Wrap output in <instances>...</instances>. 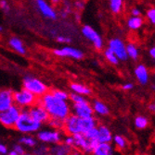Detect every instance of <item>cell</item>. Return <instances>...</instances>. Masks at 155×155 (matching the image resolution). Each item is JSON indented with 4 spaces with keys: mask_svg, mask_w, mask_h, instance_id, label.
Wrapping results in <instances>:
<instances>
[{
    "mask_svg": "<svg viewBox=\"0 0 155 155\" xmlns=\"http://www.w3.org/2000/svg\"><path fill=\"white\" fill-rule=\"evenodd\" d=\"M22 109L17 105L13 104L8 110L0 113V125H2L6 128L14 129V127L20 117Z\"/></svg>",
    "mask_w": 155,
    "mask_h": 155,
    "instance_id": "obj_5",
    "label": "cell"
},
{
    "mask_svg": "<svg viewBox=\"0 0 155 155\" xmlns=\"http://www.w3.org/2000/svg\"><path fill=\"white\" fill-rule=\"evenodd\" d=\"M82 33L87 39V40H89L90 42L93 43L95 48H97V49H101L102 48V46H103L102 39L100 36V34L97 32L92 27H90L88 25L84 26L83 29H82Z\"/></svg>",
    "mask_w": 155,
    "mask_h": 155,
    "instance_id": "obj_12",
    "label": "cell"
},
{
    "mask_svg": "<svg viewBox=\"0 0 155 155\" xmlns=\"http://www.w3.org/2000/svg\"><path fill=\"white\" fill-rule=\"evenodd\" d=\"M150 55L153 58V59H155V46H153L152 48H150Z\"/></svg>",
    "mask_w": 155,
    "mask_h": 155,
    "instance_id": "obj_42",
    "label": "cell"
},
{
    "mask_svg": "<svg viewBox=\"0 0 155 155\" xmlns=\"http://www.w3.org/2000/svg\"><path fill=\"white\" fill-rule=\"evenodd\" d=\"M93 155H113V147L110 143H99L93 150Z\"/></svg>",
    "mask_w": 155,
    "mask_h": 155,
    "instance_id": "obj_18",
    "label": "cell"
},
{
    "mask_svg": "<svg viewBox=\"0 0 155 155\" xmlns=\"http://www.w3.org/2000/svg\"><path fill=\"white\" fill-rule=\"evenodd\" d=\"M109 49L111 50L114 53V54L118 57V59L121 61H125L128 58L126 54V47L120 39H111L109 42Z\"/></svg>",
    "mask_w": 155,
    "mask_h": 155,
    "instance_id": "obj_10",
    "label": "cell"
},
{
    "mask_svg": "<svg viewBox=\"0 0 155 155\" xmlns=\"http://www.w3.org/2000/svg\"><path fill=\"white\" fill-rule=\"evenodd\" d=\"M92 108L94 113H96L99 115H107L110 113L109 107L101 101L100 100H95L92 104Z\"/></svg>",
    "mask_w": 155,
    "mask_h": 155,
    "instance_id": "obj_20",
    "label": "cell"
},
{
    "mask_svg": "<svg viewBox=\"0 0 155 155\" xmlns=\"http://www.w3.org/2000/svg\"><path fill=\"white\" fill-rule=\"evenodd\" d=\"M71 112L72 114L78 116L80 118L91 117L94 114L92 104H90L88 101H85L80 104H72L71 106Z\"/></svg>",
    "mask_w": 155,
    "mask_h": 155,
    "instance_id": "obj_7",
    "label": "cell"
},
{
    "mask_svg": "<svg viewBox=\"0 0 155 155\" xmlns=\"http://www.w3.org/2000/svg\"><path fill=\"white\" fill-rule=\"evenodd\" d=\"M41 126L39 123H37L35 120L30 115L28 109L22 110V113L20 114L14 129L18 132L25 135H30L35 132H38L41 128Z\"/></svg>",
    "mask_w": 155,
    "mask_h": 155,
    "instance_id": "obj_2",
    "label": "cell"
},
{
    "mask_svg": "<svg viewBox=\"0 0 155 155\" xmlns=\"http://www.w3.org/2000/svg\"><path fill=\"white\" fill-rule=\"evenodd\" d=\"M63 130L67 135H70V136H74L76 134H81L80 117L71 114L64 121Z\"/></svg>",
    "mask_w": 155,
    "mask_h": 155,
    "instance_id": "obj_8",
    "label": "cell"
},
{
    "mask_svg": "<svg viewBox=\"0 0 155 155\" xmlns=\"http://www.w3.org/2000/svg\"><path fill=\"white\" fill-rule=\"evenodd\" d=\"M63 144L69 148H72L74 146V140H73V136L67 135L66 137L63 138Z\"/></svg>",
    "mask_w": 155,
    "mask_h": 155,
    "instance_id": "obj_33",
    "label": "cell"
},
{
    "mask_svg": "<svg viewBox=\"0 0 155 155\" xmlns=\"http://www.w3.org/2000/svg\"><path fill=\"white\" fill-rule=\"evenodd\" d=\"M69 100L72 104H80V103H83V102L86 101V99L85 98V96H82L80 94H77V93H74V92L69 94Z\"/></svg>",
    "mask_w": 155,
    "mask_h": 155,
    "instance_id": "obj_32",
    "label": "cell"
},
{
    "mask_svg": "<svg viewBox=\"0 0 155 155\" xmlns=\"http://www.w3.org/2000/svg\"><path fill=\"white\" fill-rule=\"evenodd\" d=\"M123 5V0H110V8L113 13H119Z\"/></svg>",
    "mask_w": 155,
    "mask_h": 155,
    "instance_id": "obj_29",
    "label": "cell"
},
{
    "mask_svg": "<svg viewBox=\"0 0 155 155\" xmlns=\"http://www.w3.org/2000/svg\"><path fill=\"white\" fill-rule=\"evenodd\" d=\"M3 30V28H2V26H0V31H1Z\"/></svg>",
    "mask_w": 155,
    "mask_h": 155,
    "instance_id": "obj_46",
    "label": "cell"
},
{
    "mask_svg": "<svg viewBox=\"0 0 155 155\" xmlns=\"http://www.w3.org/2000/svg\"><path fill=\"white\" fill-rule=\"evenodd\" d=\"M23 155H31V154H29V153H24V154H23Z\"/></svg>",
    "mask_w": 155,
    "mask_h": 155,
    "instance_id": "obj_47",
    "label": "cell"
},
{
    "mask_svg": "<svg viewBox=\"0 0 155 155\" xmlns=\"http://www.w3.org/2000/svg\"><path fill=\"white\" fill-rule=\"evenodd\" d=\"M112 141L114 142V144L117 146L119 149H125L126 146H127V143H126V140L122 137L120 135H115L113 139H112Z\"/></svg>",
    "mask_w": 155,
    "mask_h": 155,
    "instance_id": "obj_28",
    "label": "cell"
},
{
    "mask_svg": "<svg viewBox=\"0 0 155 155\" xmlns=\"http://www.w3.org/2000/svg\"><path fill=\"white\" fill-rule=\"evenodd\" d=\"M122 89L124 91H131L132 89H134V84L131 82H126L122 86Z\"/></svg>",
    "mask_w": 155,
    "mask_h": 155,
    "instance_id": "obj_40",
    "label": "cell"
},
{
    "mask_svg": "<svg viewBox=\"0 0 155 155\" xmlns=\"http://www.w3.org/2000/svg\"><path fill=\"white\" fill-rule=\"evenodd\" d=\"M14 91L10 89L0 90V113H2L14 104L13 100Z\"/></svg>",
    "mask_w": 155,
    "mask_h": 155,
    "instance_id": "obj_13",
    "label": "cell"
},
{
    "mask_svg": "<svg viewBox=\"0 0 155 155\" xmlns=\"http://www.w3.org/2000/svg\"><path fill=\"white\" fill-rule=\"evenodd\" d=\"M0 8H1L5 11H8L9 9V4H8V2L6 1V0H0Z\"/></svg>",
    "mask_w": 155,
    "mask_h": 155,
    "instance_id": "obj_38",
    "label": "cell"
},
{
    "mask_svg": "<svg viewBox=\"0 0 155 155\" xmlns=\"http://www.w3.org/2000/svg\"><path fill=\"white\" fill-rule=\"evenodd\" d=\"M132 14H133V17H139L140 15V11L138 8H133L132 9Z\"/></svg>",
    "mask_w": 155,
    "mask_h": 155,
    "instance_id": "obj_41",
    "label": "cell"
},
{
    "mask_svg": "<svg viewBox=\"0 0 155 155\" xmlns=\"http://www.w3.org/2000/svg\"><path fill=\"white\" fill-rule=\"evenodd\" d=\"M8 148L5 144L0 143V155H7L8 154Z\"/></svg>",
    "mask_w": 155,
    "mask_h": 155,
    "instance_id": "obj_39",
    "label": "cell"
},
{
    "mask_svg": "<svg viewBox=\"0 0 155 155\" xmlns=\"http://www.w3.org/2000/svg\"><path fill=\"white\" fill-rule=\"evenodd\" d=\"M36 6L39 9V11L42 13V15L50 19H56L57 18V13L55 10L45 1V0H36Z\"/></svg>",
    "mask_w": 155,
    "mask_h": 155,
    "instance_id": "obj_14",
    "label": "cell"
},
{
    "mask_svg": "<svg viewBox=\"0 0 155 155\" xmlns=\"http://www.w3.org/2000/svg\"><path fill=\"white\" fill-rule=\"evenodd\" d=\"M142 24H143V21L139 17H132L128 19L127 22V25L131 30H138L142 26Z\"/></svg>",
    "mask_w": 155,
    "mask_h": 155,
    "instance_id": "obj_23",
    "label": "cell"
},
{
    "mask_svg": "<svg viewBox=\"0 0 155 155\" xmlns=\"http://www.w3.org/2000/svg\"><path fill=\"white\" fill-rule=\"evenodd\" d=\"M147 17H148V18L150 19V22L155 25V8H151V9L148 10Z\"/></svg>",
    "mask_w": 155,
    "mask_h": 155,
    "instance_id": "obj_36",
    "label": "cell"
},
{
    "mask_svg": "<svg viewBox=\"0 0 155 155\" xmlns=\"http://www.w3.org/2000/svg\"><path fill=\"white\" fill-rule=\"evenodd\" d=\"M13 100L14 104L20 107L22 110L29 109L38 104V99L36 96H34L33 93L28 91L25 89H22L20 91H14L13 93Z\"/></svg>",
    "mask_w": 155,
    "mask_h": 155,
    "instance_id": "obj_4",
    "label": "cell"
},
{
    "mask_svg": "<svg viewBox=\"0 0 155 155\" xmlns=\"http://www.w3.org/2000/svg\"><path fill=\"white\" fill-rule=\"evenodd\" d=\"M13 150H14L15 152H17L19 155H23V154L25 153V150H24V148L23 147L22 144L14 145V146H13Z\"/></svg>",
    "mask_w": 155,
    "mask_h": 155,
    "instance_id": "obj_37",
    "label": "cell"
},
{
    "mask_svg": "<svg viewBox=\"0 0 155 155\" xmlns=\"http://www.w3.org/2000/svg\"><path fill=\"white\" fill-rule=\"evenodd\" d=\"M19 143L22 144V145H25L27 147H30V148H33L36 146L37 141L33 137H32V136L25 135V136H23V137L19 139Z\"/></svg>",
    "mask_w": 155,
    "mask_h": 155,
    "instance_id": "obj_22",
    "label": "cell"
},
{
    "mask_svg": "<svg viewBox=\"0 0 155 155\" xmlns=\"http://www.w3.org/2000/svg\"><path fill=\"white\" fill-rule=\"evenodd\" d=\"M104 55H105V57H106V59L111 64V65H118L119 64V59H118V57L116 56L115 54H114V53L111 51V50H110L109 48L104 52Z\"/></svg>",
    "mask_w": 155,
    "mask_h": 155,
    "instance_id": "obj_27",
    "label": "cell"
},
{
    "mask_svg": "<svg viewBox=\"0 0 155 155\" xmlns=\"http://www.w3.org/2000/svg\"><path fill=\"white\" fill-rule=\"evenodd\" d=\"M125 47H126L127 56L132 58V59H134V60L138 59V57H139V49L137 48V46H136L135 45H133V44H129Z\"/></svg>",
    "mask_w": 155,
    "mask_h": 155,
    "instance_id": "obj_24",
    "label": "cell"
},
{
    "mask_svg": "<svg viewBox=\"0 0 155 155\" xmlns=\"http://www.w3.org/2000/svg\"><path fill=\"white\" fill-rule=\"evenodd\" d=\"M75 6L77 7V8H83L84 7V5H83V3H81V2H75Z\"/></svg>",
    "mask_w": 155,
    "mask_h": 155,
    "instance_id": "obj_43",
    "label": "cell"
},
{
    "mask_svg": "<svg viewBox=\"0 0 155 155\" xmlns=\"http://www.w3.org/2000/svg\"><path fill=\"white\" fill-rule=\"evenodd\" d=\"M134 72H135V76L137 78V80L139 81V82L141 85L148 84L149 80H150V74H149V71H148V68H146V66H144L142 64L138 65L136 67Z\"/></svg>",
    "mask_w": 155,
    "mask_h": 155,
    "instance_id": "obj_15",
    "label": "cell"
},
{
    "mask_svg": "<svg viewBox=\"0 0 155 155\" xmlns=\"http://www.w3.org/2000/svg\"><path fill=\"white\" fill-rule=\"evenodd\" d=\"M28 112H29L30 115L33 118V120H35L40 125L48 123V120L50 119L48 112L45 110V108L39 103L36 104L35 105H33V107L29 108Z\"/></svg>",
    "mask_w": 155,
    "mask_h": 155,
    "instance_id": "obj_9",
    "label": "cell"
},
{
    "mask_svg": "<svg viewBox=\"0 0 155 155\" xmlns=\"http://www.w3.org/2000/svg\"><path fill=\"white\" fill-rule=\"evenodd\" d=\"M37 140L43 143L59 144L63 140V135L61 130L57 129H45L37 132Z\"/></svg>",
    "mask_w": 155,
    "mask_h": 155,
    "instance_id": "obj_6",
    "label": "cell"
},
{
    "mask_svg": "<svg viewBox=\"0 0 155 155\" xmlns=\"http://www.w3.org/2000/svg\"><path fill=\"white\" fill-rule=\"evenodd\" d=\"M98 122H97V119L94 117V116H91V117H86V118H80V130H81V134H85L86 132H87L88 130L97 127L98 126Z\"/></svg>",
    "mask_w": 155,
    "mask_h": 155,
    "instance_id": "obj_17",
    "label": "cell"
},
{
    "mask_svg": "<svg viewBox=\"0 0 155 155\" xmlns=\"http://www.w3.org/2000/svg\"><path fill=\"white\" fill-rule=\"evenodd\" d=\"M9 45L11 47V49H13L15 52H17L20 54H24L26 53V49L24 47L23 43L17 37H12L9 39Z\"/></svg>",
    "mask_w": 155,
    "mask_h": 155,
    "instance_id": "obj_19",
    "label": "cell"
},
{
    "mask_svg": "<svg viewBox=\"0 0 155 155\" xmlns=\"http://www.w3.org/2000/svg\"><path fill=\"white\" fill-rule=\"evenodd\" d=\"M57 42H59L61 44H69L72 42V39L67 37V36H63V35H60L56 38Z\"/></svg>",
    "mask_w": 155,
    "mask_h": 155,
    "instance_id": "obj_35",
    "label": "cell"
},
{
    "mask_svg": "<svg viewBox=\"0 0 155 155\" xmlns=\"http://www.w3.org/2000/svg\"><path fill=\"white\" fill-rule=\"evenodd\" d=\"M23 88L33 93L38 99H40L49 91L46 83H44L40 79L33 76H26L24 78L23 81Z\"/></svg>",
    "mask_w": 155,
    "mask_h": 155,
    "instance_id": "obj_3",
    "label": "cell"
},
{
    "mask_svg": "<svg viewBox=\"0 0 155 155\" xmlns=\"http://www.w3.org/2000/svg\"><path fill=\"white\" fill-rule=\"evenodd\" d=\"M87 140H98V127H94L84 134Z\"/></svg>",
    "mask_w": 155,
    "mask_h": 155,
    "instance_id": "obj_31",
    "label": "cell"
},
{
    "mask_svg": "<svg viewBox=\"0 0 155 155\" xmlns=\"http://www.w3.org/2000/svg\"><path fill=\"white\" fill-rule=\"evenodd\" d=\"M45 110L48 112L50 118L59 119L62 121H65V119L71 114V105L67 101H62L48 91L43 97L38 100Z\"/></svg>",
    "mask_w": 155,
    "mask_h": 155,
    "instance_id": "obj_1",
    "label": "cell"
},
{
    "mask_svg": "<svg viewBox=\"0 0 155 155\" xmlns=\"http://www.w3.org/2000/svg\"><path fill=\"white\" fill-rule=\"evenodd\" d=\"M48 124L53 127V129H57V130H62L63 129V126H64V121L59 120V119H53L50 118L48 122Z\"/></svg>",
    "mask_w": 155,
    "mask_h": 155,
    "instance_id": "obj_30",
    "label": "cell"
},
{
    "mask_svg": "<svg viewBox=\"0 0 155 155\" xmlns=\"http://www.w3.org/2000/svg\"><path fill=\"white\" fill-rule=\"evenodd\" d=\"M53 54L59 57H71L76 60H80L84 57V53L81 50L70 46H66L60 49H55L53 51Z\"/></svg>",
    "mask_w": 155,
    "mask_h": 155,
    "instance_id": "obj_11",
    "label": "cell"
},
{
    "mask_svg": "<svg viewBox=\"0 0 155 155\" xmlns=\"http://www.w3.org/2000/svg\"><path fill=\"white\" fill-rule=\"evenodd\" d=\"M50 92L56 97V98L60 99L62 101H68L69 100V94L60 89H53L52 91H50Z\"/></svg>",
    "mask_w": 155,
    "mask_h": 155,
    "instance_id": "obj_26",
    "label": "cell"
},
{
    "mask_svg": "<svg viewBox=\"0 0 155 155\" xmlns=\"http://www.w3.org/2000/svg\"><path fill=\"white\" fill-rule=\"evenodd\" d=\"M71 90L77 94H80L82 96H88L91 94V90L87 86L81 84V83H77V82H72L70 85Z\"/></svg>",
    "mask_w": 155,
    "mask_h": 155,
    "instance_id": "obj_21",
    "label": "cell"
},
{
    "mask_svg": "<svg viewBox=\"0 0 155 155\" xmlns=\"http://www.w3.org/2000/svg\"><path fill=\"white\" fill-rule=\"evenodd\" d=\"M48 149L45 146L38 147L33 152V155H48Z\"/></svg>",
    "mask_w": 155,
    "mask_h": 155,
    "instance_id": "obj_34",
    "label": "cell"
},
{
    "mask_svg": "<svg viewBox=\"0 0 155 155\" xmlns=\"http://www.w3.org/2000/svg\"><path fill=\"white\" fill-rule=\"evenodd\" d=\"M52 1V3H54V4H57V3H59L61 0H51Z\"/></svg>",
    "mask_w": 155,
    "mask_h": 155,
    "instance_id": "obj_45",
    "label": "cell"
},
{
    "mask_svg": "<svg viewBox=\"0 0 155 155\" xmlns=\"http://www.w3.org/2000/svg\"><path fill=\"white\" fill-rule=\"evenodd\" d=\"M7 155H19V154H18L17 152H15V151H14V150H10V151H9Z\"/></svg>",
    "mask_w": 155,
    "mask_h": 155,
    "instance_id": "obj_44",
    "label": "cell"
},
{
    "mask_svg": "<svg viewBox=\"0 0 155 155\" xmlns=\"http://www.w3.org/2000/svg\"><path fill=\"white\" fill-rule=\"evenodd\" d=\"M149 121L146 116L144 115H139L135 118V126L139 129H143L148 127Z\"/></svg>",
    "mask_w": 155,
    "mask_h": 155,
    "instance_id": "obj_25",
    "label": "cell"
},
{
    "mask_svg": "<svg viewBox=\"0 0 155 155\" xmlns=\"http://www.w3.org/2000/svg\"><path fill=\"white\" fill-rule=\"evenodd\" d=\"M113 139L111 131L104 125L98 126V141L100 143H111Z\"/></svg>",
    "mask_w": 155,
    "mask_h": 155,
    "instance_id": "obj_16",
    "label": "cell"
}]
</instances>
